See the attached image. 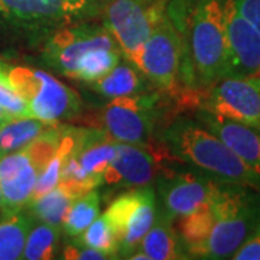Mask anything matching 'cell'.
<instances>
[{
    "label": "cell",
    "instance_id": "obj_25",
    "mask_svg": "<svg viewBox=\"0 0 260 260\" xmlns=\"http://www.w3.org/2000/svg\"><path fill=\"white\" fill-rule=\"evenodd\" d=\"M61 229L42 223L32 224L22 251V259L49 260L55 257Z\"/></svg>",
    "mask_w": 260,
    "mask_h": 260
},
{
    "label": "cell",
    "instance_id": "obj_6",
    "mask_svg": "<svg viewBox=\"0 0 260 260\" xmlns=\"http://www.w3.org/2000/svg\"><path fill=\"white\" fill-rule=\"evenodd\" d=\"M167 6L168 0H110L104 8V26L136 68L146 39L167 15Z\"/></svg>",
    "mask_w": 260,
    "mask_h": 260
},
{
    "label": "cell",
    "instance_id": "obj_9",
    "mask_svg": "<svg viewBox=\"0 0 260 260\" xmlns=\"http://www.w3.org/2000/svg\"><path fill=\"white\" fill-rule=\"evenodd\" d=\"M204 90L200 109L260 129V73L227 75Z\"/></svg>",
    "mask_w": 260,
    "mask_h": 260
},
{
    "label": "cell",
    "instance_id": "obj_4",
    "mask_svg": "<svg viewBox=\"0 0 260 260\" xmlns=\"http://www.w3.org/2000/svg\"><path fill=\"white\" fill-rule=\"evenodd\" d=\"M10 84L28 106L30 117L47 123L73 119L81 110V99L71 87L42 70L5 62Z\"/></svg>",
    "mask_w": 260,
    "mask_h": 260
},
{
    "label": "cell",
    "instance_id": "obj_21",
    "mask_svg": "<svg viewBox=\"0 0 260 260\" xmlns=\"http://www.w3.org/2000/svg\"><path fill=\"white\" fill-rule=\"evenodd\" d=\"M88 87L100 95L114 99L121 95L142 93L145 88V81L135 65L120 61L110 73L103 75L102 78L93 83H88Z\"/></svg>",
    "mask_w": 260,
    "mask_h": 260
},
{
    "label": "cell",
    "instance_id": "obj_32",
    "mask_svg": "<svg viewBox=\"0 0 260 260\" xmlns=\"http://www.w3.org/2000/svg\"><path fill=\"white\" fill-rule=\"evenodd\" d=\"M0 210H3V195H2V191H0Z\"/></svg>",
    "mask_w": 260,
    "mask_h": 260
},
{
    "label": "cell",
    "instance_id": "obj_27",
    "mask_svg": "<svg viewBox=\"0 0 260 260\" xmlns=\"http://www.w3.org/2000/svg\"><path fill=\"white\" fill-rule=\"evenodd\" d=\"M0 107L5 110L9 119L30 117L26 103L10 84L9 77L5 70V62L0 59Z\"/></svg>",
    "mask_w": 260,
    "mask_h": 260
},
{
    "label": "cell",
    "instance_id": "obj_5",
    "mask_svg": "<svg viewBox=\"0 0 260 260\" xmlns=\"http://www.w3.org/2000/svg\"><path fill=\"white\" fill-rule=\"evenodd\" d=\"M97 0H0V26L23 34H51L99 15Z\"/></svg>",
    "mask_w": 260,
    "mask_h": 260
},
{
    "label": "cell",
    "instance_id": "obj_22",
    "mask_svg": "<svg viewBox=\"0 0 260 260\" xmlns=\"http://www.w3.org/2000/svg\"><path fill=\"white\" fill-rule=\"evenodd\" d=\"M55 124L35 117H19L5 121L0 126V156L25 148Z\"/></svg>",
    "mask_w": 260,
    "mask_h": 260
},
{
    "label": "cell",
    "instance_id": "obj_3",
    "mask_svg": "<svg viewBox=\"0 0 260 260\" xmlns=\"http://www.w3.org/2000/svg\"><path fill=\"white\" fill-rule=\"evenodd\" d=\"M213 230L200 259H232L260 224V192L250 186L223 182L214 201Z\"/></svg>",
    "mask_w": 260,
    "mask_h": 260
},
{
    "label": "cell",
    "instance_id": "obj_15",
    "mask_svg": "<svg viewBox=\"0 0 260 260\" xmlns=\"http://www.w3.org/2000/svg\"><path fill=\"white\" fill-rule=\"evenodd\" d=\"M116 155L117 142L109 138L104 130L81 129L71 158L85 177L103 181V174L112 165Z\"/></svg>",
    "mask_w": 260,
    "mask_h": 260
},
{
    "label": "cell",
    "instance_id": "obj_24",
    "mask_svg": "<svg viewBox=\"0 0 260 260\" xmlns=\"http://www.w3.org/2000/svg\"><path fill=\"white\" fill-rule=\"evenodd\" d=\"M121 56L123 54L120 48H102L90 51L77 64L73 80H78L85 84L93 83L102 78L103 75L110 73L120 62Z\"/></svg>",
    "mask_w": 260,
    "mask_h": 260
},
{
    "label": "cell",
    "instance_id": "obj_8",
    "mask_svg": "<svg viewBox=\"0 0 260 260\" xmlns=\"http://www.w3.org/2000/svg\"><path fill=\"white\" fill-rule=\"evenodd\" d=\"M102 48H119L104 25L75 22L49 34L42 49V61L56 73L73 78L80 59L90 51Z\"/></svg>",
    "mask_w": 260,
    "mask_h": 260
},
{
    "label": "cell",
    "instance_id": "obj_31",
    "mask_svg": "<svg viewBox=\"0 0 260 260\" xmlns=\"http://www.w3.org/2000/svg\"><path fill=\"white\" fill-rule=\"evenodd\" d=\"M8 120H9L8 114H6V113H5V110H3V109L0 107V126H2V124H3L5 121H8Z\"/></svg>",
    "mask_w": 260,
    "mask_h": 260
},
{
    "label": "cell",
    "instance_id": "obj_10",
    "mask_svg": "<svg viewBox=\"0 0 260 260\" xmlns=\"http://www.w3.org/2000/svg\"><path fill=\"white\" fill-rule=\"evenodd\" d=\"M158 97L152 94H132L114 97L102 112L104 132L121 143L148 146L153 135Z\"/></svg>",
    "mask_w": 260,
    "mask_h": 260
},
{
    "label": "cell",
    "instance_id": "obj_12",
    "mask_svg": "<svg viewBox=\"0 0 260 260\" xmlns=\"http://www.w3.org/2000/svg\"><path fill=\"white\" fill-rule=\"evenodd\" d=\"M230 52L229 75L260 73V32L239 12L234 0H223Z\"/></svg>",
    "mask_w": 260,
    "mask_h": 260
},
{
    "label": "cell",
    "instance_id": "obj_30",
    "mask_svg": "<svg viewBox=\"0 0 260 260\" xmlns=\"http://www.w3.org/2000/svg\"><path fill=\"white\" fill-rule=\"evenodd\" d=\"M239 12L260 32V0H234Z\"/></svg>",
    "mask_w": 260,
    "mask_h": 260
},
{
    "label": "cell",
    "instance_id": "obj_13",
    "mask_svg": "<svg viewBox=\"0 0 260 260\" xmlns=\"http://www.w3.org/2000/svg\"><path fill=\"white\" fill-rule=\"evenodd\" d=\"M158 171L159 159L148 146L117 142V155L103 174V182L124 188L148 186L156 179Z\"/></svg>",
    "mask_w": 260,
    "mask_h": 260
},
{
    "label": "cell",
    "instance_id": "obj_7",
    "mask_svg": "<svg viewBox=\"0 0 260 260\" xmlns=\"http://www.w3.org/2000/svg\"><path fill=\"white\" fill-rule=\"evenodd\" d=\"M184 59V39L167 13L146 39L138 70L162 91L172 93L178 88Z\"/></svg>",
    "mask_w": 260,
    "mask_h": 260
},
{
    "label": "cell",
    "instance_id": "obj_29",
    "mask_svg": "<svg viewBox=\"0 0 260 260\" xmlns=\"http://www.w3.org/2000/svg\"><path fill=\"white\" fill-rule=\"evenodd\" d=\"M234 260H260V224L259 227L246 239V242L234 251Z\"/></svg>",
    "mask_w": 260,
    "mask_h": 260
},
{
    "label": "cell",
    "instance_id": "obj_26",
    "mask_svg": "<svg viewBox=\"0 0 260 260\" xmlns=\"http://www.w3.org/2000/svg\"><path fill=\"white\" fill-rule=\"evenodd\" d=\"M77 243L90 246L93 249L106 253L110 259L119 257V240L113 232L106 214L99 215L80 236Z\"/></svg>",
    "mask_w": 260,
    "mask_h": 260
},
{
    "label": "cell",
    "instance_id": "obj_14",
    "mask_svg": "<svg viewBox=\"0 0 260 260\" xmlns=\"http://www.w3.org/2000/svg\"><path fill=\"white\" fill-rule=\"evenodd\" d=\"M195 119L213 132L249 167L260 171V129L198 109Z\"/></svg>",
    "mask_w": 260,
    "mask_h": 260
},
{
    "label": "cell",
    "instance_id": "obj_18",
    "mask_svg": "<svg viewBox=\"0 0 260 260\" xmlns=\"http://www.w3.org/2000/svg\"><path fill=\"white\" fill-rule=\"evenodd\" d=\"M214 201L211 204L204 205L181 218H177V225H174L189 259L191 257L200 259L203 246L213 230L214 221H215Z\"/></svg>",
    "mask_w": 260,
    "mask_h": 260
},
{
    "label": "cell",
    "instance_id": "obj_11",
    "mask_svg": "<svg viewBox=\"0 0 260 260\" xmlns=\"http://www.w3.org/2000/svg\"><path fill=\"white\" fill-rule=\"evenodd\" d=\"M223 181L203 172H167L156 181L159 210L175 221L207 204H211Z\"/></svg>",
    "mask_w": 260,
    "mask_h": 260
},
{
    "label": "cell",
    "instance_id": "obj_16",
    "mask_svg": "<svg viewBox=\"0 0 260 260\" xmlns=\"http://www.w3.org/2000/svg\"><path fill=\"white\" fill-rule=\"evenodd\" d=\"M139 250L143 251L149 260L189 259L174 227V221L160 210H158L152 227L142 239Z\"/></svg>",
    "mask_w": 260,
    "mask_h": 260
},
{
    "label": "cell",
    "instance_id": "obj_23",
    "mask_svg": "<svg viewBox=\"0 0 260 260\" xmlns=\"http://www.w3.org/2000/svg\"><path fill=\"white\" fill-rule=\"evenodd\" d=\"M100 214V194L91 189L75 198L65 215L62 230L70 237H77L93 223Z\"/></svg>",
    "mask_w": 260,
    "mask_h": 260
},
{
    "label": "cell",
    "instance_id": "obj_28",
    "mask_svg": "<svg viewBox=\"0 0 260 260\" xmlns=\"http://www.w3.org/2000/svg\"><path fill=\"white\" fill-rule=\"evenodd\" d=\"M62 257L68 260H104L110 259L106 253L93 249L90 246H85L81 243L68 244L62 250Z\"/></svg>",
    "mask_w": 260,
    "mask_h": 260
},
{
    "label": "cell",
    "instance_id": "obj_20",
    "mask_svg": "<svg viewBox=\"0 0 260 260\" xmlns=\"http://www.w3.org/2000/svg\"><path fill=\"white\" fill-rule=\"evenodd\" d=\"M75 198L78 197L68 186L59 182L54 189L48 191L47 194L30 200L26 208H29V213L34 217V220L55 225L62 230L65 215Z\"/></svg>",
    "mask_w": 260,
    "mask_h": 260
},
{
    "label": "cell",
    "instance_id": "obj_19",
    "mask_svg": "<svg viewBox=\"0 0 260 260\" xmlns=\"http://www.w3.org/2000/svg\"><path fill=\"white\" fill-rule=\"evenodd\" d=\"M34 217L25 210H0V260L22 259Z\"/></svg>",
    "mask_w": 260,
    "mask_h": 260
},
{
    "label": "cell",
    "instance_id": "obj_2",
    "mask_svg": "<svg viewBox=\"0 0 260 260\" xmlns=\"http://www.w3.org/2000/svg\"><path fill=\"white\" fill-rule=\"evenodd\" d=\"M182 35V34H181ZM182 74L186 83L205 88L230 73L223 0H197L186 19Z\"/></svg>",
    "mask_w": 260,
    "mask_h": 260
},
{
    "label": "cell",
    "instance_id": "obj_17",
    "mask_svg": "<svg viewBox=\"0 0 260 260\" xmlns=\"http://www.w3.org/2000/svg\"><path fill=\"white\" fill-rule=\"evenodd\" d=\"M158 213V201L155 191L146 186L145 195L136 210L129 217L124 232L119 242V257H129L133 251L139 249V244L145 234L152 227Z\"/></svg>",
    "mask_w": 260,
    "mask_h": 260
},
{
    "label": "cell",
    "instance_id": "obj_1",
    "mask_svg": "<svg viewBox=\"0 0 260 260\" xmlns=\"http://www.w3.org/2000/svg\"><path fill=\"white\" fill-rule=\"evenodd\" d=\"M159 139L175 158L205 175L250 186L260 192V171L249 167L195 117L174 120L162 130Z\"/></svg>",
    "mask_w": 260,
    "mask_h": 260
}]
</instances>
